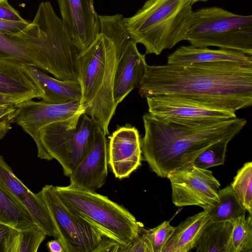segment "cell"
I'll return each mask as SVG.
<instances>
[{
    "label": "cell",
    "mask_w": 252,
    "mask_h": 252,
    "mask_svg": "<svg viewBox=\"0 0 252 252\" xmlns=\"http://www.w3.org/2000/svg\"><path fill=\"white\" fill-rule=\"evenodd\" d=\"M41 191L61 236L64 252H116L120 245L69 210L57 193L55 186L45 185Z\"/></svg>",
    "instance_id": "9c48e42d"
},
{
    "label": "cell",
    "mask_w": 252,
    "mask_h": 252,
    "mask_svg": "<svg viewBox=\"0 0 252 252\" xmlns=\"http://www.w3.org/2000/svg\"><path fill=\"white\" fill-rule=\"evenodd\" d=\"M99 31L93 42L78 57L80 105L106 135L117 105L113 96L118 59L131 39L122 14L98 15Z\"/></svg>",
    "instance_id": "277c9868"
},
{
    "label": "cell",
    "mask_w": 252,
    "mask_h": 252,
    "mask_svg": "<svg viewBox=\"0 0 252 252\" xmlns=\"http://www.w3.org/2000/svg\"><path fill=\"white\" fill-rule=\"evenodd\" d=\"M46 236L37 225L21 230L14 228L9 236L6 252H36Z\"/></svg>",
    "instance_id": "d4e9b609"
},
{
    "label": "cell",
    "mask_w": 252,
    "mask_h": 252,
    "mask_svg": "<svg viewBox=\"0 0 252 252\" xmlns=\"http://www.w3.org/2000/svg\"><path fill=\"white\" fill-rule=\"evenodd\" d=\"M80 53L48 1L40 3L33 21L22 31L0 32V59L33 66L59 80H78Z\"/></svg>",
    "instance_id": "3957f363"
},
{
    "label": "cell",
    "mask_w": 252,
    "mask_h": 252,
    "mask_svg": "<svg viewBox=\"0 0 252 252\" xmlns=\"http://www.w3.org/2000/svg\"><path fill=\"white\" fill-rule=\"evenodd\" d=\"M108 164V142L106 134L97 125L89 151L72 172L70 186L95 191L105 183Z\"/></svg>",
    "instance_id": "9a60e30c"
},
{
    "label": "cell",
    "mask_w": 252,
    "mask_h": 252,
    "mask_svg": "<svg viewBox=\"0 0 252 252\" xmlns=\"http://www.w3.org/2000/svg\"><path fill=\"white\" fill-rule=\"evenodd\" d=\"M96 126L83 110L40 130L42 146L61 164L65 176L70 175L89 151Z\"/></svg>",
    "instance_id": "ba28073f"
},
{
    "label": "cell",
    "mask_w": 252,
    "mask_h": 252,
    "mask_svg": "<svg viewBox=\"0 0 252 252\" xmlns=\"http://www.w3.org/2000/svg\"><path fill=\"white\" fill-rule=\"evenodd\" d=\"M226 252H252V216H241L232 222Z\"/></svg>",
    "instance_id": "484cf974"
},
{
    "label": "cell",
    "mask_w": 252,
    "mask_h": 252,
    "mask_svg": "<svg viewBox=\"0 0 252 252\" xmlns=\"http://www.w3.org/2000/svg\"><path fill=\"white\" fill-rule=\"evenodd\" d=\"M47 246L50 252H64L61 242L57 239L49 241Z\"/></svg>",
    "instance_id": "d590c367"
},
{
    "label": "cell",
    "mask_w": 252,
    "mask_h": 252,
    "mask_svg": "<svg viewBox=\"0 0 252 252\" xmlns=\"http://www.w3.org/2000/svg\"><path fill=\"white\" fill-rule=\"evenodd\" d=\"M25 67L33 83L41 94L42 101L50 104L80 101L81 88L78 80H61L49 76L33 66Z\"/></svg>",
    "instance_id": "ac0fdd59"
},
{
    "label": "cell",
    "mask_w": 252,
    "mask_h": 252,
    "mask_svg": "<svg viewBox=\"0 0 252 252\" xmlns=\"http://www.w3.org/2000/svg\"><path fill=\"white\" fill-rule=\"evenodd\" d=\"M136 43L130 39L118 59L115 72L113 96L116 105L135 88H138L147 64L145 55L140 53Z\"/></svg>",
    "instance_id": "e0dca14e"
},
{
    "label": "cell",
    "mask_w": 252,
    "mask_h": 252,
    "mask_svg": "<svg viewBox=\"0 0 252 252\" xmlns=\"http://www.w3.org/2000/svg\"><path fill=\"white\" fill-rule=\"evenodd\" d=\"M55 190L69 210L122 246L121 252L140 233L141 224L134 216L107 197L70 185L56 186Z\"/></svg>",
    "instance_id": "8992f818"
},
{
    "label": "cell",
    "mask_w": 252,
    "mask_h": 252,
    "mask_svg": "<svg viewBox=\"0 0 252 252\" xmlns=\"http://www.w3.org/2000/svg\"><path fill=\"white\" fill-rule=\"evenodd\" d=\"M30 23L26 21H14L0 19V32L16 33L24 30Z\"/></svg>",
    "instance_id": "4dcf8cb0"
},
{
    "label": "cell",
    "mask_w": 252,
    "mask_h": 252,
    "mask_svg": "<svg viewBox=\"0 0 252 252\" xmlns=\"http://www.w3.org/2000/svg\"><path fill=\"white\" fill-rule=\"evenodd\" d=\"M229 142L228 141L223 140L211 145L191 163L196 167L204 169L223 165Z\"/></svg>",
    "instance_id": "83f0119b"
},
{
    "label": "cell",
    "mask_w": 252,
    "mask_h": 252,
    "mask_svg": "<svg viewBox=\"0 0 252 252\" xmlns=\"http://www.w3.org/2000/svg\"><path fill=\"white\" fill-rule=\"evenodd\" d=\"M212 222L205 210L188 217L175 227L162 252H188L195 248L203 231Z\"/></svg>",
    "instance_id": "44dd1931"
},
{
    "label": "cell",
    "mask_w": 252,
    "mask_h": 252,
    "mask_svg": "<svg viewBox=\"0 0 252 252\" xmlns=\"http://www.w3.org/2000/svg\"><path fill=\"white\" fill-rule=\"evenodd\" d=\"M208 0H190L191 2H192V4H194L197 2H199V1H206Z\"/></svg>",
    "instance_id": "8d00e7d4"
},
{
    "label": "cell",
    "mask_w": 252,
    "mask_h": 252,
    "mask_svg": "<svg viewBox=\"0 0 252 252\" xmlns=\"http://www.w3.org/2000/svg\"><path fill=\"white\" fill-rule=\"evenodd\" d=\"M141 139L137 128L129 124L118 127L108 143V163L115 176L128 177L141 164Z\"/></svg>",
    "instance_id": "2e32d148"
},
{
    "label": "cell",
    "mask_w": 252,
    "mask_h": 252,
    "mask_svg": "<svg viewBox=\"0 0 252 252\" xmlns=\"http://www.w3.org/2000/svg\"><path fill=\"white\" fill-rule=\"evenodd\" d=\"M219 202L207 211L212 222L231 221L245 215L246 210L230 185L218 191Z\"/></svg>",
    "instance_id": "603a6c76"
},
{
    "label": "cell",
    "mask_w": 252,
    "mask_h": 252,
    "mask_svg": "<svg viewBox=\"0 0 252 252\" xmlns=\"http://www.w3.org/2000/svg\"><path fill=\"white\" fill-rule=\"evenodd\" d=\"M0 19L14 21H25L18 12L8 3V0L0 1Z\"/></svg>",
    "instance_id": "1f68e13d"
},
{
    "label": "cell",
    "mask_w": 252,
    "mask_h": 252,
    "mask_svg": "<svg viewBox=\"0 0 252 252\" xmlns=\"http://www.w3.org/2000/svg\"><path fill=\"white\" fill-rule=\"evenodd\" d=\"M57 0L73 43L80 52L84 50L93 42L99 31L94 0Z\"/></svg>",
    "instance_id": "5bb4252c"
},
{
    "label": "cell",
    "mask_w": 252,
    "mask_h": 252,
    "mask_svg": "<svg viewBox=\"0 0 252 252\" xmlns=\"http://www.w3.org/2000/svg\"><path fill=\"white\" fill-rule=\"evenodd\" d=\"M232 228L231 221L212 222L196 246L197 252H226Z\"/></svg>",
    "instance_id": "cb8c5ba5"
},
{
    "label": "cell",
    "mask_w": 252,
    "mask_h": 252,
    "mask_svg": "<svg viewBox=\"0 0 252 252\" xmlns=\"http://www.w3.org/2000/svg\"><path fill=\"white\" fill-rule=\"evenodd\" d=\"M172 188V200L177 207L197 206L208 211L219 202L220 184L212 171L191 163L167 176Z\"/></svg>",
    "instance_id": "30bf717a"
},
{
    "label": "cell",
    "mask_w": 252,
    "mask_h": 252,
    "mask_svg": "<svg viewBox=\"0 0 252 252\" xmlns=\"http://www.w3.org/2000/svg\"><path fill=\"white\" fill-rule=\"evenodd\" d=\"M12 227L0 222V252H4V248L7 238Z\"/></svg>",
    "instance_id": "836d02e7"
},
{
    "label": "cell",
    "mask_w": 252,
    "mask_h": 252,
    "mask_svg": "<svg viewBox=\"0 0 252 252\" xmlns=\"http://www.w3.org/2000/svg\"><path fill=\"white\" fill-rule=\"evenodd\" d=\"M0 186L27 209L36 224L47 236L53 237L61 242V236L43 198L41 191L36 193L31 191L15 175L11 167L0 155Z\"/></svg>",
    "instance_id": "4fadbf2b"
},
{
    "label": "cell",
    "mask_w": 252,
    "mask_h": 252,
    "mask_svg": "<svg viewBox=\"0 0 252 252\" xmlns=\"http://www.w3.org/2000/svg\"><path fill=\"white\" fill-rule=\"evenodd\" d=\"M123 252H151L147 240L142 232V229L139 236L132 241L129 246L125 248Z\"/></svg>",
    "instance_id": "d6a6232c"
},
{
    "label": "cell",
    "mask_w": 252,
    "mask_h": 252,
    "mask_svg": "<svg viewBox=\"0 0 252 252\" xmlns=\"http://www.w3.org/2000/svg\"><path fill=\"white\" fill-rule=\"evenodd\" d=\"M146 98L148 113L159 120L206 123L237 117L235 112L184 96L158 94Z\"/></svg>",
    "instance_id": "8fae6325"
},
{
    "label": "cell",
    "mask_w": 252,
    "mask_h": 252,
    "mask_svg": "<svg viewBox=\"0 0 252 252\" xmlns=\"http://www.w3.org/2000/svg\"><path fill=\"white\" fill-rule=\"evenodd\" d=\"M190 0H147L133 16L124 18L130 37L146 53L160 55L186 40L194 11Z\"/></svg>",
    "instance_id": "5b68a950"
},
{
    "label": "cell",
    "mask_w": 252,
    "mask_h": 252,
    "mask_svg": "<svg viewBox=\"0 0 252 252\" xmlns=\"http://www.w3.org/2000/svg\"><path fill=\"white\" fill-rule=\"evenodd\" d=\"M0 222L18 230L37 225L27 209L0 186Z\"/></svg>",
    "instance_id": "7402d4cb"
},
{
    "label": "cell",
    "mask_w": 252,
    "mask_h": 252,
    "mask_svg": "<svg viewBox=\"0 0 252 252\" xmlns=\"http://www.w3.org/2000/svg\"><path fill=\"white\" fill-rule=\"evenodd\" d=\"M218 62L252 65V56L233 50L211 49L190 45L180 46L169 55L167 63L186 65Z\"/></svg>",
    "instance_id": "d6986e66"
},
{
    "label": "cell",
    "mask_w": 252,
    "mask_h": 252,
    "mask_svg": "<svg viewBox=\"0 0 252 252\" xmlns=\"http://www.w3.org/2000/svg\"><path fill=\"white\" fill-rule=\"evenodd\" d=\"M138 90L144 98L182 95L236 112L252 105V65L227 62L147 64Z\"/></svg>",
    "instance_id": "6da1fadb"
},
{
    "label": "cell",
    "mask_w": 252,
    "mask_h": 252,
    "mask_svg": "<svg viewBox=\"0 0 252 252\" xmlns=\"http://www.w3.org/2000/svg\"><path fill=\"white\" fill-rule=\"evenodd\" d=\"M242 205L252 215V162L245 163L238 170L230 185Z\"/></svg>",
    "instance_id": "4316f807"
},
{
    "label": "cell",
    "mask_w": 252,
    "mask_h": 252,
    "mask_svg": "<svg viewBox=\"0 0 252 252\" xmlns=\"http://www.w3.org/2000/svg\"><path fill=\"white\" fill-rule=\"evenodd\" d=\"M16 106L17 114L14 123L32 138L37 146L38 157L47 160L53 158L42 145L39 137L40 130L51 123L69 118L84 110L81 108L78 101L50 104L32 99L17 104Z\"/></svg>",
    "instance_id": "7c38bea8"
},
{
    "label": "cell",
    "mask_w": 252,
    "mask_h": 252,
    "mask_svg": "<svg viewBox=\"0 0 252 252\" xmlns=\"http://www.w3.org/2000/svg\"><path fill=\"white\" fill-rule=\"evenodd\" d=\"M143 121L142 154L151 169L161 178L191 163L211 145L230 142L247 124L245 118L237 117L212 122H180L159 120L149 113Z\"/></svg>",
    "instance_id": "7a4b0ae2"
},
{
    "label": "cell",
    "mask_w": 252,
    "mask_h": 252,
    "mask_svg": "<svg viewBox=\"0 0 252 252\" xmlns=\"http://www.w3.org/2000/svg\"><path fill=\"white\" fill-rule=\"evenodd\" d=\"M0 94L22 97L28 100L41 96L24 65L1 59Z\"/></svg>",
    "instance_id": "ffe728a7"
},
{
    "label": "cell",
    "mask_w": 252,
    "mask_h": 252,
    "mask_svg": "<svg viewBox=\"0 0 252 252\" xmlns=\"http://www.w3.org/2000/svg\"><path fill=\"white\" fill-rule=\"evenodd\" d=\"M198 47L216 46L252 56V16L217 6L194 11L186 40Z\"/></svg>",
    "instance_id": "52a82bcc"
},
{
    "label": "cell",
    "mask_w": 252,
    "mask_h": 252,
    "mask_svg": "<svg viewBox=\"0 0 252 252\" xmlns=\"http://www.w3.org/2000/svg\"><path fill=\"white\" fill-rule=\"evenodd\" d=\"M16 104L0 105V140L12 128L17 114Z\"/></svg>",
    "instance_id": "f546056e"
},
{
    "label": "cell",
    "mask_w": 252,
    "mask_h": 252,
    "mask_svg": "<svg viewBox=\"0 0 252 252\" xmlns=\"http://www.w3.org/2000/svg\"><path fill=\"white\" fill-rule=\"evenodd\" d=\"M2 0H0V1H2Z\"/></svg>",
    "instance_id": "74e56055"
},
{
    "label": "cell",
    "mask_w": 252,
    "mask_h": 252,
    "mask_svg": "<svg viewBox=\"0 0 252 252\" xmlns=\"http://www.w3.org/2000/svg\"><path fill=\"white\" fill-rule=\"evenodd\" d=\"M175 227L169 221H164L159 225L146 230L142 228V232L149 245L151 252H162L167 241L173 234Z\"/></svg>",
    "instance_id": "f1b7e54d"
},
{
    "label": "cell",
    "mask_w": 252,
    "mask_h": 252,
    "mask_svg": "<svg viewBox=\"0 0 252 252\" xmlns=\"http://www.w3.org/2000/svg\"><path fill=\"white\" fill-rule=\"evenodd\" d=\"M28 100L25 98L0 94V105L17 104Z\"/></svg>",
    "instance_id": "e575fe53"
}]
</instances>
